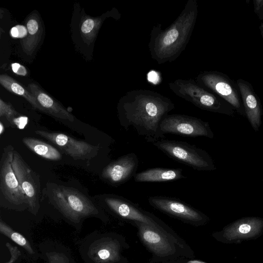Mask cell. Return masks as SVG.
Segmentation results:
<instances>
[{
    "instance_id": "cell-1",
    "label": "cell",
    "mask_w": 263,
    "mask_h": 263,
    "mask_svg": "<svg viewBox=\"0 0 263 263\" xmlns=\"http://www.w3.org/2000/svg\"><path fill=\"white\" fill-rule=\"evenodd\" d=\"M174 108L172 100L160 93L151 90H133L121 99L118 118L126 130L133 127L139 136L153 143L165 138L160 131V124Z\"/></svg>"
},
{
    "instance_id": "cell-2",
    "label": "cell",
    "mask_w": 263,
    "mask_h": 263,
    "mask_svg": "<svg viewBox=\"0 0 263 263\" xmlns=\"http://www.w3.org/2000/svg\"><path fill=\"white\" fill-rule=\"evenodd\" d=\"M198 14L196 0H189L175 21L165 29L155 25L150 34L148 48L159 64L172 62L185 49L195 26Z\"/></svg>"
},
{
    "instance_id": "cell-3",
    "label": "cell",
    "mask_w": 263,
    "mask_h": 263,
    "mask_svg": "<svg viewBox=\"0 0 263 263\" xmlns=\"http://www.w3.org/2000/svg\"><path fill=\"white\" fill-rule=\"evenodd\" d=\"M49 202L71 221L78 222L90 216H99L98 206L76 189L54 183H48L43 189Z\"/></svg>"
},
{
    "instance_id": "cell-4",
    "label": "cell",
    "mask_w": 263,
    "mask_h": 263,
    "mask_svg": "<svg viewBox=\"0 0 263 263\" xmlns=\"http://www.w3.org/2000/svg\"><path fill=\"white\" fill-rule=\"evenodd\" d=\"M168 86L176 96L202 110L232 116L235 114V109L230 104L194 79H177L170 82Z\"/></svg>"
},
{
    "instance_id": "cell-5",
    "label": "cell",
    "mask_w": 263,
    "mask_h": 263,
    "mask_svg": "<svg viewBox=\"0 0 263 263\" xmlns=\"http://www.w3.org/2000/svg\"><path fill=\"white\" fill-rule=\"evenodd\" d=\"M169 158L198 171L216 169L214 161L204 150L185 141L161 139L153 143Z\"/></svg>"
},
{
    "instance_id": "cell-6",
    "label": "cell",
    "mask_w": 263,
    "mask_h": 263,
    "mask_svg": "<svg viewBox=\"0 0 263 263\" xmlns=\"http://www.w3.org/2000/svg\"><path fill=\"white\" fill-rule=\"evenodd\" d=\"M13 149L11 145L4 147L0 160L1 206L22 210L28 209V204L12 167Z\"/></svg>"
},
{
    "instance_id": "cell-7",
    "label": "cell",
    "mask_w": 263,
    "mask_h": 263,
    "mask_svg": "<svg viewBox=\"0 0 263 263\" xmlns=\"http://www.w3.org/2000/svg\"><path fill=\"white\" fill-rule=\"evenodd\" d=\"M195 80L204 88L225 100L240 115H245L236 82L227 75L217 71H204L200 72Z\"/></svg>"
},
{
    "instance_id": "cell-8",
    "label": "cell",
    "mask_w": 263,
    "mask_h": 263,
    "mask_svg": "<svg viewBox=\"0 0 263 263\" xmlns=\"http://www.w3.org/2000/svg\"><path fill=\"white\" fill-rule=\"evenodd\" d=\"M160 131L163 135L171 134L190 137H214L208 122L185 115H167L161 122Z\"/></svg>"
},
{
    "instance_id": "cell-9",
    "label": "cell",
    "mask_w": 263,
    "mask_h": 263,
    "mask_svg": "<svg viewBox=\"0 0 263 263\" xmlns=\"http://www.w3.org/2000/svg\"><path fill=\"white\" fill-rule=\"evenodd\" d=\"M12 164L21 187L27 198L28 209L35 215L40 208L41 184L39 176L14 148L13 151Z\"/></svg>"
},
{
    "instance_id": "cell-10",
    "label": "cell",
    "mask_w": 263,
    "mask_h": 263,
    "mask_svg": "<svg viewBox=\"0 0 263 263\" xmlns=\"http://www.w3.org/2000/svg\"><path fill=\"white\" fill-rule=\"evenodd\" d=\"M95 197L101 206L119 217L157 227L154 216L123 196L103 194Z\"/></svg>"
},
{
    "instance_id": "cell-11",
    "label": "cell",
    "mask_w": 263,
    "mask_h": 263,
    "mask_svg": "<svg viewBox=\"0 0 263 263\" xmlns=\"http://www.w3.org/2000/svg\"><path fill=\"white\" fill-rule=\"evenodd\" d=\"M262 233L263 218L252 216L236 220L213 236L219 241L231 244L256 239Z\"/></svg>"
},
{
    "instance_id": "cell-12",
    "label": "cell",
    "mask_w": 263,
    "mask_h": 263,
    "mask_svg": "<svg viewBox=\"0 0 263 263\" xmlns=\"http://www.w3.org/2000/svg\"><path fill=\"white\" fill-rule=\"evenodd\" d=\"M35 133L52 143L74 160L91 159L97 156L100 150L99 145H92L64 133L44 130H36Z\"/></svg>"
},
{
    "instance_id": "cell-13",
    "label": "cell",
    "mask_w": 263,
    "mask_h": 263,
    "mask_svg": "<svg viewBox=\"0 0 263 263\" xmlns=\"http://www.w3.org/2000/svg\"><path fill=\"white\" fill-rule=\"evenodd\" d=\"M138 166L139 159L137 155L128 153L108 163L103 168L101 176L105 182L117 187L134 177Z\"/></svg>"
},
{
    "instance_id": "cell-14",
    "label": "cell",
    "mask_w": 263,
    "mask_h": 263,
    "mask_svg": "<svg viewBox=\"0 0 263 263\" xmlns=\"http://www.w3.org/2000/svg\"><path fill=\"white\" fill-rule=\"evenodd\" d=\"M148 201L154 208L181 219L201 222L207 219L203 213L175 197L152 196L148 198Z\"/></svg>"
},
{
    "instance_id": "cell-15",
    "label": "cell",
    "mask_w": 263,
    "mask_h": 263,
    "mask_svg": "<svg viewBox=\"0 0 263 263\" xmlns=\"http://www.w3.org/2000/svg\"><path fill=\"white\" fill-rule=\"evenodd\" d=\"M236 83L239 88L245 115L254 130L258 131L261 125L262 116L260 99L249 82L239 79L236 80Z\"/></svg>"
},
{
    "instance_id": "cell-16",
    "label": "cell",
    "mask_w": 263,
    "mask_h": 263,
    "mask_svg": "<svg viewBox=\"0 0 263 263\" xmlns=\"http://www.w3.org/2000/svg\"><path fill=\"white\" fill-rule=\"evenodd\" d=\"M86 255L91 263H115L120 259V246L111 238L96 239L89 245Z\"/></svg>"
},
{
    "instance_id": "cell-17",
    "label": "cell",
    "mask_w": 263,
    "mask_h": 263,
    "mask_svg": "<svg viewBox=\"0 0 263 263\" xmlns=\"http://www.w3.org/2000/svg\"><path fill=\"white\" fill-rule=\"evenodd\" d=\"M139 228L140 238L145 245L156 255L165 256L174 253L175 249L166 236L157 227L142 222H135Z\"/></svg>"
},
{
    "instance_id": "cell-18",
    "label": "cell",
    "mask_w": 263,
    "mask_h": 263,
    "mask_svg": "<svg viewBox=\"0 0 263 263\" xmlns=\"http://www.w3.org/2000/svg\"><path fill=\"white\" fill-rule=\"evenodd\" d=\"M28 89L35 97L40 106L41 111L62 120L71 122L74 121V117L38 85L30 83L28 85Z\"/></svg>"
},
{
    "instance_id": "cell-19",
    "label": "cell",
    "mask_w": 263,
    "mask_h": 263,
    "mask_svg": "<svg viewBox=\"0 0 263 263\" xmlns=\"http://www.w3.org/2000/svg\"><path fill=\"white\" fill-rule=\"evenodd\" d=\"M182 168H151L137 173L134 177L137 182H159L185 179Z\"/></svg>"
},
{
    "instance_id": "cell-20",
    "label": "cell",
    "mask_w": 263,
    "mask_h": 263,
    "mask_svg": "<svg viewBox=\"0 0 263 263\" xmlns=\"http://www.w3.org/2000/svg\"><path fill=\"white\" fill-rule=\"evenodd\" d=\"M24 144L36 155L48 160L57 161L62 158L61 153L54 146L39 139L24 137Z\"/></svg>"
},
{
    "instance_id": "cell-21",
    "label": "cell",
    "mask_w": 263,
    "mask_h": 263,
    "mask_svg": "<svg viewBox=\"0 0 263 263\" xmlns=\"http://www.w3.org/2000/svg\"><path fill=\"white\" fill-rule=\"evenodd\" d=\"M28 34L23 40L22 47L24 51L30 55L36 47L42 31L39 18L35 14L30 16L26 23Z\"/></svg>"
},
{
    "instance_id": "cell-22",
    "label": "cell",
    "mask_w": 263,
    "mask_h": 263,
    "mask_svg": "<svg viewBox=\"0 0 263 263\" xmlns=\"http://www.w3.org/2000/svg\"><path fill=\"white\" fill-rule=\"evenodd\" d=\"M0 83L9 91L24 97L34 108L41 111L40 106L35 97L12 78L7 74H1Z\"/></svg>"
},
{
    "instance_id": "cell-23",
    "label": "cell",
    "mask_w": 263,
    "mask_h": 263,
    "mask_svg": "<svg viewBox=\"0 0 263 263\" xmlns=\"http://www.w3.org/2000/svg\"><path fill=\"white\" fill-rule=\"evenodd\" d=\"M0 232L18 245L25 249L29 254L34 253L29 241L22 234L12 230L2 219L0 220Z\"/></svg>"
},
{
    "instance_id": "cell-24",
    "label": "cell",
    "mask_w": 263,
    "mask_h": 263,
    "mask_svg": "<svg viewBox=\"0 0 263 263\" xmlns=\"http://www.w3.org/2000/svg\"><path fill=\"white\" fill-rule=\"evenodd\" d=\"M102 20L101 18H95L87 16L82 23L81 31L87 41H92L97 33Z\"/></svg>"
},
{
    "instance_id": "cell-25",
    "label": "cell",
    "mask_w": 263,
    "mask_h": 263,
    "mask_svg": "<svg viewBox=\"0 0 263 263\" xmlns=\"http://www.w3.org/2000/svg\"><path fill=\"white\" fill-rule=\"evenodd\" d=\"M21 115L9 103L0 100V117H5L12 127H14L15 119Z\"/></svg>"
},
{
    "instance_id": "cell-26",
    "label": "cell",
    "mask_w": 263,
    "mask_h": 263,
    "mask_svg": "<svg viewBox=\"0 0 263 263\" xmlns=\"http://www.w3.org/2000/svg\"><path fill=\"white\" fill-rule=\"evenodd\" d=\"M47 263H70L68 258L64 254L51 252L47 254Z\"/></svg>"
},
{
    "instance_id": "cell-27",
    "label": "cell",
    "mask_w": 263,
    "mask_h": 263,
    "mask_svg": "<svg viewBox=\"0 0 263 263\" xmlns=\"http://www.w3.org/2000/svg\"><path fill=\"white\" fill-rule=\"evenodd\" d=\"M28 34L27 27L24 25H17L12 27L10 30L11 35L14 38H24Z\"/></svg>"
},
{
    "instance_id": "cell-28",
    "label": "cell",
    "mask_w": 263,
    "mask_h": 263,
    "mask_svg": "<svg viewBox=\"0 0 263 263\" xmlns=\"http://www.w3.org/2000/svg\"><path fill=\"white\" fill-rule=\"evenodd\" d=\"M6 246L10 253L11 258L5 263H14L21 255V252L17 247L13 246L9 242H7Z\"/></svg>"
},
{
    "instance_id": "cell-29",
    "label": "cell",
    "mask_w": 263,
    "mask_h": 263,
    "mask_svg": "<svg viewBox=\"0 0 263 263\" xmlns=\"http://www.w3.org/2000/svg\"><path fill=\"white\" fill-rule=\"evenodd\" d=\"M254 10L258 18L263 20V0L253 1Z\"/></svg>"
},
{
    "instance_id": "cell-30",
    "label": "cell",
    "mask_w": 263,
    "mask_h": 263,
    "mask_svg": "<svg viewBox=\"0 0 263 263\" xmlns=\"http://www.w3.org/2000/svg\"><path fill=\"white\" fill-rule=\"evenodd\" d=\"M11 68L13 71L18 75L25 76L27 74V71L25 66L19 63H12Z\"/></svg>"
},
{
    "instance_id": "cell-31",
    "label": "cell",
    "mask_w": 263,
    "mask_h": 263,
    "mask_svg": "<svg viewBox=\"0 0 263 263\" xmlns=\"http://www.w3.org/2000/svg\"><path fill=\"white\" fill-rule=\"evenodd\" d=\"M158 78H159L158 74L154 71H152L148 73V80L152 83H155L158 81Z\"/></svg>"
},
{
    "instance_id": "cell-32",
    "label": "cell",
    "mask_w": 263,
    "mask_h": 263,
    "mask_svg": "<svg viewBox=\"0 0 263 263\" xmlns=\"http://www.w3.org/2000/svg\"><path fill=\"white\" fill-rule=\"evenodd\" d=\"M5 131V127L3 123L1 121L0 122V134L2 135Z\"/></svg>"
},
{
    "instance_id": "cell-33",
    "label": "cell",
    "mask_w": 263,
    "mask_h": 263,
    "mask_svg": "<svg viewBox=\"0 0 263 263\" xmlns=\"http://www.w3.org/2000/svg\"><path fill=\"white\" fill-rule=\"evenodd\" d=\"M259 28L260 31V33L263 39V22L261 23L259 27Z\"/></svg>"
},
{
    "instance_id": "cell-34",
    "label": "cell",
    "mask_w": 263,
    "mask_h": 263,
    "mask_svg": "<svg viewBox=\"0 0 263 263\" xmlns=\"http://www.w3.org/2000/svg\"><path fill=\"white\" fill-rule=\"evenodd\" d=\"M187 263H205L204 262L199 261V260H190L188 261Z\"/></svg>"
}]
</instances>
